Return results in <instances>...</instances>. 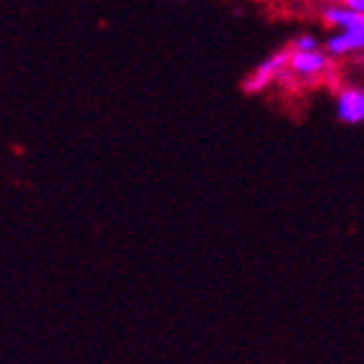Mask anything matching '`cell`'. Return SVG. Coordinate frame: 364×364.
<instances>
[{
    "instance_id": "obj_6",
    "label": "cell",
    "mask_w": 364,
    "mask_h": 364,
    "mask_svg": "<svg viewBox=\"0 0 364 364\" xmlns=\"http://www.w3.org/2000/svg\"><path fill=\"white\" fill-rule=\"evenodd\" d=\"M291 51H314V48H324V41L318 38L311 31H301L299 36H294V41L289 43Z\"/></svg>"
},
{
    "instance_id": "obj_4",
    "label": "cell",
    "mask_w": 364,
    "mask_h": 364,
    "mask_svg": "<svg viewBox=\"0 0 364 364\" xmlns=\"http://www.w3.org/2000/svg\"><path fill=\"white\" fill-rule=\"evenodd\" d=\"M324 48L331 58H349L364 53V28L331 31L324 38Z\"/></svg>"
},
{
    "instance_id": "obj_7",
    "label": "cell",
    "mask_w": 364,
    "mask_h": 364,
    "mask_svg": "<svg viewBox=\"0 0 364 364\" xmlns=\"http://www.w3.org/2000/svg\"><path fill=\"white\" fill-rule=\"evenodd\" d=\"M339 3H344V6L354 8V11L364 13V0H339Z\"/></svg>"
},
{
    "instance_id": "obj_1",
    "label": "cell",
    "mask_w": 364,
    "mask_h": 364,
    "mask_svg": "<svg viewBox=\"0 0 364 364\" xmlns=\"http://www.w3.org/2000/svg\"><path fill=\"white\" fill-rule=\"evenodd\" d=\"M289 53H291L289 48L268 53V56L243 79L245 94H261V91H268L271 86L284 81L286 76H289Z\"/></svg>"
},
{
    "instance_id": "obj_2",
    "label": "cell",
    "mask_w": 364,
    "mask_h": 364,
    "mask_svg": "<svg viewBox=\"0 0 364 364\" xmlns=\"http://www.w3.org/2000/svg\"><path fill=\"white\" fill-rule=\"evenodd\" d=\"M329 71H331V56L326 53V48L289 53V76H294V79L318 81V79H324Z\"/></svg>"
},
{
    "instance_id": "obj_3",
    "label": "cell",
    "mask_w": 364,
    "mask_h": 364,
    "mask_svg": "<svg viewBox=\"0 0 364 364\" xmlns=\"http://www.w3.org/2000/svg\"><path fill=\"white\" fill-rule=\"evenodd\" d=\"M334 112L336 119L344 124L354 127L364 122V86L359 84H347L336 89L334 97Z\"/></svg>"
},
{
    "instance_id": "obj_5",
    "label": "cell",
    "mask_w": 364,
    "mask_h": 364,
    "mask_svg": "<svg viewBox=\"0 0 364 364\" xmlns=\"http://www.w3.org/2000/svg\"><path fill=\"white\" fill-rule=\"evenodd\" d=\"M321 23L329 31H344V28H364V13L354 11V8L344 6V3H329L318 13Z\"/></svg>"
}]
</instances>
